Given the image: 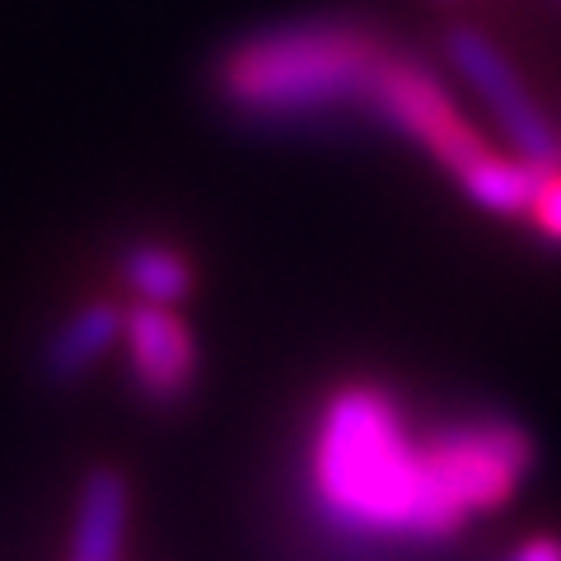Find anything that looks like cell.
<instances>
[{
    "label": "cell",
    "mask_w": 561,
    "mask_h": 561,
    "mask_svg": "<svg viewBox=\"0 0 561 561\" xmlns=\"http://www.w3.org/2000/svg\"><path fill=\"white\" fill-rule=\"evenodd\" d=\"M426 454L440 482L454 501L463 505V515L491 511V505L511 501V491L534 463V445L524 426L511 416H468L445 426L435 440H426Z\"/></svg>",
    "instance_id": "277c9868"
},
{
    "label": "cell",
    "mask_w": 561,
    "mask_h": 561,
    "mask_svg": "<svg viewBox=\"0 0 561 561\" xmlns=\"http://www.w3.org/2000/svg\"><path fill=\"white\" fill-rule=\"evenodd\" d=\"M393 51L398 43L365 14H295L225 47L210 90L234 122L267 136L375 127Z\"/></svg>",
    "instance_id": "6da1fadb"
},
{
    "label": "cell",
    "mask_w": 561,
    "mask_h": 561,
    "mask_svg": "<svg viewBox=\"0 0 561 561\" xmlns=\"http://www.w3.org/2000/svg\"><path fill=\"white\" fill-rule=\"evenodd\" d=\"M445 57L468 90L482 99V108L491 113L505 150L515 160H524L534 173H548L561 164V122L542 108L538 94L524 84L519 66L482 28H449Z\"/></svg>",
    "instance_id": "3957f363"
},
{
    "label": "cell",
    "mask_w": 561,
    "mask_h": 561,
    "mask_svg": "<svg viewBox=\"0 0 561 561\" xmlns=\"http://www.w3.org/2000/svg\"><path fill=\"white\" fill-rule=\"evenodd\" d=\"M122 534H127V482L117 468H94L80 491L70 561H117Z\"/></svg>",
    "instance_id": "52a82bcc"
},
{
    "label": "cell",
    "mask_w": 561,
    "mask_h": 561,
    "mask_svg": "<svg viewBox=\"0 0 561 561\" xmlns=\"http://www.w3.org/2000/svg\"><path fill=\"white\" fill-rule=\"evenodd\" d=\"M524 220H534V230L548 243H561V164L538 173V187H534V202Z\"/></svg>",
    "instance_id": "9c48e42d"
},
{
    "label": "cell",
    "mask_w": 561,
    "mask_h": 561,
    "mask_svg": "<svg viewBox=\"0 0 561 561\" xmlns=\"http://www.w3.org/2000/svg\"><path fill=\"white\" fill-rule=\"evenodd\" d=\"M117 342H122V309L108 300L84 305L66 323L51 328V337L43 346V375L51 383H70L90 370V365H99Z\"/></svg>",
    "instance_id": "8992f818"
},
{
    "label": "cell",
    "mask_w": 561,
    "mask_h": 561,
    "mask_svg": "<svg viewBox=\"0 0 561 561\" xmlns=\"http://www.w3.org/2000/svg\"><path fill=\"white\" fill-rule=\"evenodd\" d=\"M313 491L332 529L356 538L440 542L468 519L393 398L365 383L328 398L313 435Z\"/></svg>",
    "instance_id": "7a4b0ae2"
},
{
    "label": "cell",
    "mask_w": 561,
    "mask_h": 561,
    "mask_svg": "<svg viewBox=\"0 0 561 561\" xmlns=\"http://www.w3.org/2000/svg\"><path fill=\"white\" fill-rule=\"evenodd\" d=\"M122 342L131 351L136 389L150 402H179L197 379V342L187 323L164 305H131L122 313Z\"/></svg>",
    "instance_id": "5b68a950"
},
{
    "label": "cell",
    "mask_w": 561,
    "mask_h": 561,
    "mask_svg": "<svg viewBox=\"0 0 561 561\" xmlns=\"http://www.w3.org/2000/svg\"><path fill=\"white\" fill-rule=\"evenodd\" d=\"M122 280H127V290L136 295V305L173 309L192 295V262L160 239H136L131 249L122 253Z\"/></svg>",
    "instance_id": "ba28073f"
},
{
    "label": "cell",
    "mask_w": 561,
    "mask_h": 561,
    "mask_svg": "<svg viewBox=\"0 0 561 561\" xmlns=\"http://www.w3.org/2000/svg\"><path fill=\"white\" fill-rule=\"evenodd\" d=\"M511 561H561V542L557 538H534V542H524Z\"/></svg>",
    "instance_id": "30bf717a"
}]
</instances>
